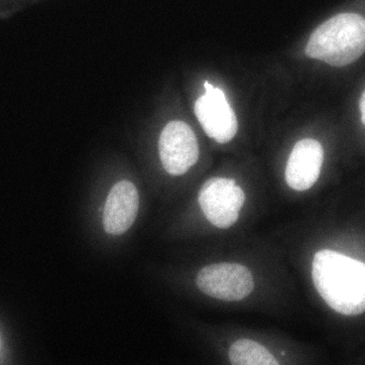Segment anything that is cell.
Returning a JSON list of instances; mask_svg holds the SVG:
<instances>
[{"instance_id":"obj_1","label":"cell","mask_w":365,"mask_h":365,"mask_svg":"<svg viewBox=\"0 0 365 365\" xmlns=\"http://www.w3.org/2000/svg\"><path fill=\"white\" fill-rule=\"evenodd\" d=\"M312 277L329 308L344 316L365 312V263L336 251L319 250L314 256Z\"/></svg>"},{"instance_id":"obj_2","label":"cell","mask_w":365,"mask_h":365,"mask_svg":"<svg viewBox=\"0 0 365 365\" xmlns=\"http://www.w3.org/2000/svg\"><path fill=\"white\" fill-rule=\"evenodd\" d=\"M365 52V19L341 14L319 25L311 35L306 54L334 67L356 62Z\"/></svg>"},{"instance_id":"obj_3","label":"cell","mask_w":365,"mask_h":365,"mask_svg":"<svg viewBox=\"0 0 365 365\" xmlns=\"http://www.w3.org/2000/svg\"><path fill=\"white\" fill-rule=\"evenodd\" d=\"M245 202V192L232 179L207 180L199 192L202 212L210 224L219 228H228L237 222Z\"/></svg>"},{"instance_id":"obj_4","label":"cell","mask_w":365,"mask_h":365,"mask_svg":"<svg viewBox=\"0 0 365 365\" xmlns=\"http://www.w3.org/2000/svg\"><path fill=\"white\" fill-rule=\"evenodd\" d=\"M197 285L205 295L217 300L240 301L255 288L252 274L238 263H217L202 268L197 274Z\"/></svg>"},{"instance_id":"obj_5","label":"cell","mask_w":365,"mask_h":365,"mask_svg":"<svg viewBox=\"0 0 365 365\" xmlns=\"http://www.w3.org/2000/svg\"><path fill=\"white\" fill-rule=\"evenodd\" d=\"M159 154L167 173L180 176L189 171L199 159V143L191 126L184 121H171L159 138Z\"/></svg>"},{"instance_id":"obj_6","label":"cell","mask_w":365,"mask_h":365,"mask_svg":"<svg viewBox=\"0 0 365 365\" xmlns=\"http://www.w3.org/2000/svg\"><path fill=\"white\" fill-rule=\"evenodd\" d=\"M205 95L195 103V114L205 134L217 143L225 144L237 135V115L222 90L205 82Z\"/></svg>"},{"instance_id":"obj_7","label":"cell","mask_w":365,"mask_h":365,"mask_svg":"<svg viewBox=\"0 0 365 365\" xmlns=\"http://www.w3.org/2000/svg\"><path fill=\"white\" fill-rule=\"evenodd\" d=\"M324 162V149L315 139L306 138L297 142L286 166L285 179L295 191L311 189L319 180Z\"/></svg>"},{"instance_id":"obj_8","label":"cell","mask_w":365,"mask_h":365,"mask_svg":"<svg viewBox=\"0 0 365 365\" xmlns=\"http://www.w3.org/2000/svg\"><path fill=\"white\" fill-rule=\"evenodd\" d=\"M138 191L133 182H118L108 194L103 212V227L113 235L128 232L138 212Z\"/></svg>"},{"instance_id":"obj_9","label":"cell","mask_w":365,"mask_h":365,"mask_svg":"<svg viewBox=\"0 0 365 365\" xmlns=\"http://www.w3.org/2000/svg\"><path fill=\"white\" fill-rule=\"evenodd\" d=\"M233 365H277L279 362L266 347L251 339H240L228 351Z\"/></svg>"},{"instance_id":"obj_10","label":"cell","mask_w":365,"mask_h":365,"mask_svg":"<svg viewBox=\"0 0 365 365\" xmlns=\"http://www.w3.org/2000/svg\"><path fill=\"white\" fill-rule=\"evenodd\" d=\"M20 4L21 0H0V16L14 11Z\"/></svg>"},{"instance_id":"obj_11","label":"cell","mask_w":365,"mask_h":365,"mask_svg":"<svg viewBox=\"0 0 365 365\" xmlns=\"http://www.w3.org/2000/svg\"><path fill=\"white\" fill-rule=\"evenodd\" d=\"M359 108H361L362 123L365 125V91L361 96V103H359Z\"/></svg>"}]
</instances>
